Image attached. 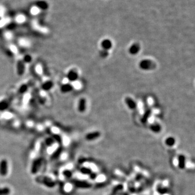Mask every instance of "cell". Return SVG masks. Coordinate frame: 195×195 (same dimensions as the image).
<instances>
[{
	"mask_svg": "<svg viewBox=\"0 0 195 195\" xmlns=\"http://www.w3.org/2000/svg\"><path fill=\"white\" fill-rule=\"evenodd\" d=\"M100 136V133L99 131H94L88 133L86 136L87 141H93L98 138Z\"/></svg>",
	"mask_w": 195,
	"mask_h": 195,
	"instance_id": "12",
	"label": "cell"
},
{
	"mask_svg": "<svg viewBox=\"0 0 195 195\" xmlns=\"http://www.w3.org/2000/svg\"><path fill=\"white\" fill-rule=\"evenodd\" d=\"M8 173V163L6 160L3 159L0 162V175L5 176Z\"/></svg>",
	"mask_w": 195,
	"mask_h": 195,
	"instance_id": "5",
	"label": "cell"
},
{
	"mask_svg": "<svg viewBox=\"0 0 195 195\" xmlns=\"http://www.w3.org/2000/svg\"><path fill=\"white\" fill-rule=\"evenodd\" d=\"M53 86V82H51L50 80H46L45 82H43V83L42 84L41 89L42 91L47 92L51 90Z\"/></svg>",
	"mask_w": 195,
	"mask_h": 195,
	"instance_id": "11",
	"label": "cell"
},
{
	"mask_svg": "<svg viewBox=\"0 0 195 195\" xmlns=\"http://www.w3.org/2000/svg\"><path fill=\"white\" fill-rule=\"evenodd\" d=\"M185 158L184 156L181 155L179 156V167L181 169H183L185 166Z\"/></svg>",
	"mask_w": 195,
	"mask_h": 195,
	"instance_id": "17",
	"label": "cell"
},
{
	"mask_svg": "<svg viewBox=\"0 0 195 195\" xmlns=\"http://www.w3.org/2000/svg\"><path fill=\"white\" fill-rule=\"evenodd\" d=\"M101 46L103 48V50H108L111 49L112 47V43L111 41L109 39H105L103 41H102L101 43Z\"/></svg>",
	"mask_w": 195,
	"mask_h": 195,
	"instance_id": "13",
	"label": "cell"
},
{
	"mask_svg": "<svg viewBox=\"0 0 195 195\" xmlns=\"http://www.w3.org/2000/svg\"><path fill=\"white\" fill-rule=\"evenodd\" d=\"M140 50H141L140 45L138 43H135L133 45H132L129 48L128 52L130 54L134 55L137 54L139 52Z\"/></svg>",
	"mask_w": 195,
	"mask_h": 195,
	"instance_id": "8",
	"label": "cell"
},
{
	"mask_svg": "<svg viewBox=\"0 0 195 195\" xmlns=\"http://www.w3.org/2000/svg\"><path fill=\"white\" fill-rule=\"evenodd\" d=\"M125 102L130 109L135 110L137 108V104L136 102L130 97H126L125 99Z\"/></svg>",
	"mask_w": 195,
	"mask_h": 195,
	"instance_id": "7",
	"label": "cell"
},
{
	"mask_svg": "<svg viewBox=\"0 0 195 195\" xmlns=\"http://www.w3.org/2000/svg\"><path fill=\"white\" fill-rule=\"evenodd\" d=\"M34 5L36 8L41 10H46L49 8L48 3L44 0H38L35 2Z\"/></svg>",
	"mask_w": 195,
	"mask_h": 195,
	"instance_id": "4",
	"label": "cell"
},
{
	"mask_svg": "<svg viewBox=\"0 0 195 195\" xmlns=\"http://www.w3.org/2000/svg\"><path fill=\"white\" fill-rule=\"evenodd\" d=\"M22 60H23V61L25 63V64H27V63H31L32 61V56L29 55H25L23 58Z\"/></svg>",
	"mask_w": 195,
	"mask_h": 195,
	"instance_id": "19",
	"label": "cell"
},
{
	"mask_svg": "<svg viewBox=\"0 0 195 195\" xmlns=\"http://www.w3.org/2000/svg\"><path fill=\"white\" fill-rule=\"evenodd\" d=\"M139 67L144 71L153 70L156 68V64L154 61L149 59H144L139 63Z\"/></svg>",
	"mask_w": 195,
	"mask_h": 195,
	"instance_id": "1",
	"label": "cell"
},
{
	"mask_svg": "<svg viewBox=\"0 0 195 195\" xmlns=\"http://www.w3.org/2000/svg\"><path fill=\"white\" fill-rule=\"evenodd\" d=\"M25 69H26L25 63L21 59L20 60H18L16 64L17 73L19 75H21V76L23 75L25 72Z\"/></svg>",
	"mask_w": 195,
	"mask_h": 195,
	"instance_id": "3",
	"label": "cell"
},
{
	"mask_svg": "<svg viewBox=\"0 0 195 195\" xmlns=\"http://www.w3.org/2000/svg\"><path fill=\"white\" fill-rule=\"evenodd\" d=\"M1 17H0V20H1Z\"/></svg>",
	"mask_w": 195,
	"mask_h": 195,
	"instance_id": "23",
	"label": "cell"
},
{
	"mask_svg": "<svg viewBox=\"0 0 195 195\" xmlns=\"http://www.w3.org/2000/svg\"><path fill=\"white\" fill-rule=\"evenodd\" d=\"M176 141L175 138L172 137H170L166 138L165 140V144L169 146H173V145H175Z\"/></svg>",
	"mask_w": 195,
	"mask_h": 195,
	"instance_id": "16",
	"label": "cell"
},
{
	"mask_svg": "<svg viewBox=\"0 0 195 195\" xmlns=\"http://www.w3.org/2000/svg\"><path fill=\"white\" fill-rule=\"evenodd\" d=\"M150 130L154 133H158L161 131V126L158 123H154L150 125Z\"/></svg>",
	"mask_w": 195,
	"mask_h": 195,
	"instance_id": "14",
	"label": "cell"
},
{
	"mask_svg": "<svg viewBox=\"0 0 195 195\" xmlns=\"http://www.w3.org/2000/svg\"><path fill=\"white\" fill-rule=\"evenodd\" d=\"M9 106L8 101L5 99L2 100L0 101V111H3L6 110Z\"/></svg>",
	"mask_w": 195,
	"mask_h": 195,
	"instance_id": "15",
	"label": "cell"
},
{
	"mask_svg": "<svg viewBox=\"0 0 195 195\" xmlns=\"http://www.w3.org/2000/svg\"><path fill=\"white\" fill-rule=\"evenodd\" d=\"M74 90V86L71 83H64L60 87V91L63 93H67Z\"/></svg>",
	"mask_w": 195,
	"mask_h": 195,
	"instance_id": "6",
	"label": "cell"
},
{
	"mask_svg": "<svg viewBox=\"0 0 195 195\" xmlns=\"http://www.w3.org/2000/svg\"><path fill=\"white\" fill-rule=\"evenodd\" d=\"M36 68L37 69L35 70L36 74L39 75H41L42 73V68L41 67V66H37Z\"/></svg>",
	"mask_w": 195,
	"mask_h": 195,
	"instance_id": "22",
	"label": "cell"
},
{
	"mask_svg": "<svg viewBox=\"0 0 195 195\" xmlns=\"http://www.w3.org/2000/svg\"><path fill=\"white\" fill-rule=\"evenodd\" d=\"M86 109V100L82 98L79 100L77 104V109L80 112H84Z\"/></svg>",
	"mask_w": 195,
	"mask_h": 195,
	"instance_id": "9",
	"label": "cell"
},
{
	"mask_svg": "<svg viewBox=\"0 0 195 195\" xmlns=\"http://www.w3.org/2000/svg\"><path fill=\"white\" fill-rule=\"evenodd\" d=\"M28 89V86L27 84H22V85H21V86L20 87V88H18V93L20 94H23L27 91Z\"/></svg>",
	"mask_w": 195,
	"mask_h": 195,
	"instance_id": "18",
	"label": "cell"
},
{
	"mask_svg": "<svg viewBox=\"0 0 195 195\" xmlns=\"http://www.w3.org/2000/svg\"><path fill=\"white\" fill-rule=\"evenodd\" d=\"M151 114H152V109L150 108L146 109L141 117V122L143 124L146 123L148 119L150 118Z\"/></svg>",
	"mask_w": 195,
	"mask_h": 195,
	"instance_id": "10",
	"label": "cell"
},
{
	"mask_svg": "<svg viewBox=\"0 0 195 195\" xmlns=\"http://www.w3.org/2000/svg\"><path fill=\"white\" fill-rule=\"evenodd\" d=\"M66 76L68 81L71 82H76L79 78V74L77 71L74 68L71 69L68 71Z\"/></svg>",
	"mask_w": 195,
	"mask_h": 195,
	"instance_id": "2",
	"label": "cell"
},
{
	"mask_svg": "<svg viewBox=\"0 0 195 195\" xmlns=\"http://www.w3.org/2000/svg\"><path fill=\"white\" fill-rule=\"evenodd\" d=\"M9 193V189L8 188H3L0 189V195H7Z\"/></svg>",
	"mask_w": 195,
	"mask_h": 195,
	"instance_id": "21",
	"label": "cell"
},
{
	"mask_svg": "<svg viewBox=\"0 0 195 195\" xmlns=\"http://www.w3.org/2000/svg\"><path fill=\"white\" fill-rule=\"evenodd\" d=\"M99 55H100L101 58H106L109 56V52L107 50H100V52H99Z\"/></svg>",
	"mask_w": 195,
	"mask_h": 195,
	"instance_id": "20",
	"label": "cell"
}]
</instances>
